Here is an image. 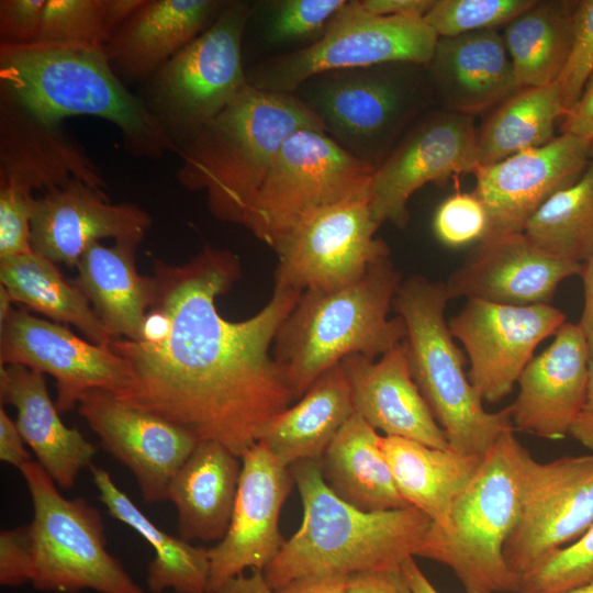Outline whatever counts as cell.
Returning a JSON list of instances; mask_svg holds the SVG:
<instances>
[{
  "label": "cell",
  "instance_id": "obj_7",
  "mask_svg": "<svg viewBox=\"0 0 593 593\" xmlns=\"http://www.w3.org/2000/svg\"><path fill=\"white\" fill-rule=\"evenodd\" d=\"M449 300L445 282L416 275L402 281L392 309L405 325L413 379L449 447L482 458L504 432L515 428L510 405L486 411L469 381L445 320Z\"/></svg>",
  "mask_w": 593,
  "mask_h": 593
},
{
  "label": "cell",
  "instance_id": "obj_23",
  "mask_svg": "<svg viewBox=\"0 0 593 593\" xmlns=\"http://www.w3.org/2000/svg\"><path fill=\"white\" fill-rule=\"evenodd\" d=\"M521 373L510 405L515 429L557 440L569 435L586 394L590 351L579 324L564 323Z\"/></svg>",
  "mask_w": 593,
  "mask_h": 593
},
{
  "label": "cell",
  "instance_id": "obj_45",
  "mask_svg": "<svg viewBox=\"0 0 593 593\" xmlns=\"http://www.w3.org/2000/svg\"><path fill=\"white\" fill-rule=\"evenodd\" d=\"M34 197L0 188V259L32 253L30 244Z\"/></svg>",
  "mask_w": 593,
  "mask_h": 593
},
{
  "label": "cell",
  "instance_id": "obj_4",
  "mask_svg": "<svg viewBox=\"0 0 593 593\" xmlns=\"http://www.w3.org/2000/svg\"><path fill=\"white\" fill-rule=\"evenodd\" d=\"M303 127L324 130L294 94L248 83L184 137L177 179L186 189L205 193L214 217L243 225L282 143Z\"/></svg>",
  "mask_w": 593,
  "mask_h": 593
},
{
  "label": "cell",
  "instance_id": "obj_22",
  "mask_svg": "<svg viewBox=\"0 0 593 593\" xmlns=\"http://www.w3.org/2000/svg\"><path fill=\"white\" fill-rule=\"evenodd\" d=\"M582 268L547 254L518 233L481 239L445 284L450 300L549 304L559 283L580 276Z\"/></svg>",
  "mask_w": 593,
  "mask_h": 593
},
{
  "label": "cell",
  "instance_id": "obj_50",
  "mask_svg": "<svg viewBox=\"0 0 593 593\" xmlns=\"http://www.w3.org/2000/svg\"><path fill=\"white\" fill-rule=\"evenodd\" d=\"M25 441L18 429L16 423L0 407V459L20 469L32 461V456L25 448Z\"/></svg>",
  "mask_w": 593,
  "mask_h": 593
},
{
  "label": "cell",
  "instance_id": "obj_32",
  "mask_svg": "<svg viewBox=\"0 0 593 593\" xmlns=\"http://www.w3.org/2000/svg\"><path fill=\"white\" fill-rule=\"evenodd\" d=\"M381 447L402 497L426 514L434 526L448 532L454 502L483 457L392 436H382Z\"/></svg>",
  "mask_w": 593,
  "mask_h": 593
},
{
  "label": "cell",
  "instance_id": "obj_47",
  "mask_svg": "<svg viewBox=\"0 0 593 593\" xmlns=\"http://www.w3.org/2000/svg\"><path fill=\"white\" fill-rule=\"evenodd\" d=\"M46 0H1L0 43L32 44L37 35Z\"/></svg>",
  "mask_w": 593,
  "mask_h": 593
},
{
  "label": "cell",
  "instance_id": "obj_12",
  "mask_svg": "<svg viewBox=\"0 0 593 593\" xmlns=\"http://www.w3.org/2000/svg\"><path fill=\"white\" fill-rule=\"evenodd\" d=\"M253 4L226 1L215 20L153 76L152 112L174 137L220 113L247 85L242 44Z\"/></svg>",
  "mask_w": 593,
  "mask_h": 593
},
{
  "label": "cell",
  "instance_id": "obj_21",
  "mask_svg": "<svg viewBox=\"0 0 593 593\" xmlns=\"http://www.w3.org/2000/svg\"><path fill=\"white\" fill-rule=\"evenodd\" d=\"M150 215L131 202L112 203L107 192L75 181L36 197L31 220L32 250L57 264L77 265L102 238L138 245Z\"/></svg>",
  "mask_w": 593,
  "mask_h": 593
},
{
  "label": "cell",
  "instance_id": "obj_59",
  "mask_svg": "<svg viewBox=\"0 0 593 593\" xmlns=\"http://www.w3.org/2000/svg\"><path fill=\"white\" fill-rule=\"evenodd\" d=\"M590 156L593 157V141L590 143Z\"/></svg>",
  "mask_w": 593,
  "mask_h": 593
},
{
  "label": "cell",
  "instance_id": "obj_55",
  "mask_svg": "<svg viewBox=\"0 0 593 593\" xmlns=\"http://www.w3.org/2000/svg\"><path fill=\"white\" fill-rule=\"evenodd\" d=\"M217 593H273V590L267 583L264 571L254 570L230 580Z\"/></svg>",
  "mask_w": 593,
  "mask_h": 593
},
{
  "label": "cell",
  "instance_id": "obj_24",
  "mask_svg": "<svg viewBox=\"0 0 593 593\" xmlns=\"http://www.w3.org/2000/svg\"><path fill=\"white\" fill-rule=\"evenodd\" d=\"M105 192V181L81 145L60 126H48L13 101L0 99V188L36 198L71 182Z\"/></svg>",
  "mask_w": 593,
  "mask_h": 593
},
{
  "label": "cell",
  "instance_id": "obj_33",
  "mask_svg": "<svg viewBox=\"0 0 593 593\" xmlns=\"http://www.w3.org/2000/svg\"><path fill=\"white\" fill-rule=\"evenodd\" d=\"M381 437L354 412L320 460L327 486L345 502L367 512L410 506L396 488Z\"/></svg>",
  "mask_w": 593,
  "mask_h": 593
},
{
  "label": "cell",
  "instance_id": "obj_10",
  "mask_svg": "<svg viewBox=\"0 0 593 593\" xmlns=\"http://www.w3.org/2000/svg\"><path fill=\"white\" fill-rule=\"evenodd\" d=\"M373 171L324 130L299 128L276 154L243 225L273 248L312 213L368 193Z\"/></svg>",
  "mask_w": 593,
  "mask_h": 593
},
{
  "label": "cell",
  "instance_id": "obj_36",
  "mask_svg": "<svg viewBox=\"0 0 593 593\" xmlns=\"http://www.w3.org/2000/svg\"><path fill=\"white\" fill-rule=\"evenodd\" d=\"M574 1H536L508 22L503 38L521 88L550 85L570 53Z\"/></svg>",
  "mask_w": 593,
  "mask_h": 593
},
{
  "label": "cell",
  "instance_id": "obj_15",
  "mask_svg": "<svg viewBox=\"0 0 593 593\" xmlns=\"http://www.w3.org/2000/svg\"><path fill=\"white\" fill-rule=\"evenodd\" d=\"M478 130L473 116L428 111L373 171L369 195L374 221L404 228L410 198L424 184L473 174Z\"/></svg>",
  "mask_w": 593,
  "mask_h": 593
},
{
  "label": "cell",
  "instance_id": "obj_27",
  "mask_svg": "<svg viewBox=\"0 0 593 593\" xmlns=\"http://www.w3.org/2000/svg\"><path fill=\"white\" fill-rule=\"evenodd\" d=\"M226 1L144 0L104 47L122 79L153 76L215 20Z\"/></svg>",
  "mask_w": 593,
  "mask_h": 593
},
{
  "label": "cell",
  "instance_id": "obj_16",
  "mask_svg": "<svg viewBox=\"0 0 593 593\" xmlns=\"http://www.w3.org/2000/svg\"><path fill=\"white\" fill-rule=\"evenodd\" d=\"M564 323V313L550 304L468 299L448 326L469 357L472 387L483 402L497 403L513 391L535 348Z\"/></svg>",
  "mask_w": 593,
  "mask_h": 593
},
{
  "label": "cell",
  "instance_id": "obj_30",
  "mask_svg": "<svg viewBox=\"0 0 593 593\" xmlns=\"http://www.w3.org/2000/svg\"><path fill=\"white\" fill-rule=\"evenodd\" d=\"M136 247L127 242L110 247L92 244L78 260V276L71 280L113 339L142 340L147 313L156 301V279L137 271Z\"/></svg>",
  "mask_w": 593,
  "mask_h": 593
},
{
  "label": "cell",
  "instance_id": "obj_56",
  "mask_svg": "<svg viewBox=\"0 0 593 593\" xmlns=\"http://www.w3.org/2000/svg\"><path fill=\"white\" fill-rule=\"evenodd\" d=\"M401 571L412 593H440L423 573L414 561V557L407 558L401 566Z\"/></svg>",
  "mask_w": 593,
  "mask_h": 593
},
{
  "label": "cell",
  "instance_id": "obj_6",
  "mask_svg": "<svg viewBox=\"0 0 593 593\" xmlns=\"http://www.w3.org/2000/svg\"><path fill=\"white\" fill-rule=\"evenodd\" d=\"M527 452L514 430L504 432L455 500L450 529L432 523L416 551L449 567L466 593H517L503 550L519 516Z\"/></svg>",
  "mask_w": 593,
  "mask_h": 593
},
{
  "label": "cell",
  "instance_id": "obj_5",
  "mask_svg": "<svg viewBox=\"0 0 593 593\" xmlns=\"http://www.w3.org/2000/svg\"><path fill=\"white\" fill-rule=\"evenodd\" d=\"M402 281L388 257L351 284L301 293L271 350L295 400L344 358L376 359L405 339L402 318L389 317Z\"/></svg>",
  "mask_w": 593,
  "mask_h": 593
},
{
  "label": "cell",
  "instance_id": "obj_25",
  "mask_svg": "<svg viewBox=\"0 0 593 593\" xmlns=\"http://www.w3.org/2000/svg\"><path fill=\"white\" fill-rule=\"evenodd\" d=\"M354 410L384 436L449 449L447 437L415 383L404 340L379 359L351 355L342 360Z\"/></svg>",
  "mask_w": 593,
  "mask_h": 593
},
{
  "label": "cell",
  "instance_id": "obj_34",
  "mask_svg": "<svg viewBox=\"0 0 593 593\" xmlns=\"http://www.w3.org/2000/svg\"><path fill=\"white\" fill-rule=\"evenodd\" d=\"M89 469L99 500L109 514L133 528L155 551L147 569L148 591L163 593L170 589L176 593H206L210 577L208 549L160 529L114 483L107 470L93 465Z\"/></svg>",
  "mask_w": 593,
  "mask_h": 593
},
{
  "label": "cell",
  "instance_id": "obj_28",
  "mask_svg": "<svg viewBox=\"0 0 593 593\" xmlns=\"http://www.w3.org/2000/svg\"><path fill=\"white\" fill-rule=\"evenodd\" d=\"M1 403L16 410V426L37 463L60 489H71L97 452L77 429L64 424L44 373L22 365L0 367Z\"/></svg>",
  "mask_w": 593,
  "mask_h": 593
},
{
  "label": "cell",
  "instance_id": "obj_57",
  "mask_svg": "<svg viewBox=\"0 0 593 593\" xmlns=\"http://www.w3.org/2000/svg\"><path fill=\"white\" fill-rule=\"evenodd\" d=\"M12 300L4 287L0 284V324L5 321L12 307Z\"/></svg>",
  "mask_w": 593,
  "mask_h": 593
},
{
  "label": "cell",
  "instance_id": "obj_29",
  "mask_svg": "<svg viewBox=\"0 0 593 593\" xmlns=\"http://www.w3.org/2000/svg\"><path fill=\"white\" fill-rule=\"evenodd\" d=\"M242 470L224 445L201 440L172 477L167 500L177 511L178 536L186 541H220L228 528Z\"/></svg>",
  "mask_w": 593,
  "mask_h": 593
},
{
  "label": "cell",
  "instance_id": "obj_8",
  "mask_svg": "<svg viewBox=\"0 0 593 593\" xmlns=\"http://www.w3.org/2000/svg\"><path fill=\"white\" fill-rule=\"evenodd\" d=\"M292 94L331 137L373 169L436 103L426 66L412 63L321 72Z\"/></svg>",
  "mask_w": 593,
  "mask_h": 593
},
{
  "label": "cell",
  "instance_id": "obj_31",
  "mask_svg": "<svg viewBox=\"0 0 593 593\" xmlns=\"http://www.w3.org/2000/svg\"><path fill=\"white\" fill-rule=\"evenodd\" d=\"M294 405L273 415L258 441L282 466L320 461L355 412L351 388L342 363L323 373Z\"/></svg>",
  "mask_w": 593,
  "mask_h": 593
},
{
  "label": "cell",
  "instance_id": "obj_46",
  "mask_svg": "<svg viewBox=\"0 0 593 593\" xmlns=\"http://www.w3.org/2000/svg\"><path fill=\"white\" fill-rule=\"evenodd\" d=\"M33 555L30 525L0 533V584L16 588L31 582Z\"/></svg>",
  "mask_w": 593,
  "mask_h": 593
},
{
  "label": "cell",
  "instance_id": "obj_49",
  "mask_svg": "<svg viewBox=\"0 0 593 593\" xmlns=\"http://www.w3.org/2000/svg\"><path fill=\"white\" fill-rule=\"evenodd\" d=\"M347 593H412L401 569L350 575Z\"/></svg>",
  "mask_w": 593,
  "mask_h": 593
},
{
  "label": "cell",
  "instance_id": "obj_51",
  "mask_svg": "<svg viewBox=\"0 0 593 593\" xmlns=\"http://www.w3.org/2000/svg\"><path fill=\"white\" fill-rule=\"evenodd\" d=\"M349 581L347 574L313 573L298 578L273 593H347Z\"/></svg>",
  "mask_w": 593,
  "mask_h": 593
},
{
  "label": "cell",
  "instance_id": "obj_52",
  "mask_svg": "<svg viewBox=\"0 0 593 593\" xmlns=\"http://www.w3.org/2000/svg\"><path fill=\"white\" fill-rule=\"evenodd\" d=\"M360 7L374 15L424 18L435 0H358Z\"/></svg>",
  "mask_w": 593,
  "mask_h": 593
},
{
  "label": "cell",
  "instance_id": "obj_9",
  "mask_svg": "<svg viewBox=\"0 0 593 593\" xmlns=\"http://www.w3.org/2000/svg\"><path fill=\"white\" fill-rule=\"evenodd\" d=\"M21 472L33 504L30 524L33 578L36 590L76 593H145L107 549L99 511L85 499H66L36 462Z\"/></svg>",
  "mask_w": 593,
  "mask_h": 593
},
{
  "label": "cell",
  "instance_id": "obj_43",
  "mask_svg": "<svg viewBox=\"0 0 593 593\" xmlns=\"http://www.w3.org/2000/svg\"><path fill=\"white\" fill-rule=\"evenodd\" d=\"M592 74L593 0L574 1L571 48L557 79L567 111L577 102Z\"/></svg>",
  "mask_w": 593,
  "mask_h": 593
},
{
  "label": "cell",
  "instance_id": "obj_38",
  "mask_svg": "<svg viewBox=\"0 0 593 593\" xmlns=\"http://www.w3.org/2000/svg\"><path fill=\"white\" fill-rule=\"evenodd\" d=\"M524 234L547 254L583 265L593 256V157L582 176L550 197Z\"/></svg>",
  "mask_w": 593,
  "mask_h": 593
},
{
  "label": "cell",
  "instance_id": "obj_13",
  "mask_svg": "<svg viewBox=\"0 0 593 593\" xmlns=\"http://www.w3.org/2000/svg\"><path fill=\"white\" fill-rule=\"evenodd\" d=\"M379 226L369 192L312 213L272 248L275 287L331 291L354 283L390 257L387 243L376 237Z\"/></svg>",
  "mask_w": 593,
  "mask_h": 593
},
{
  "label": "cell",
  "instance_id": "obj_37",
  "mask_svg": "<svg viewBox=\"0 0 593 593\" xmlns=\"http://www.w3.org/2000/svg\"><path fill=\"white\" fill-rule=\"evenodd\" d=\"M566 113L557 81L519 89L499 104L478 130L479 166L548 144Z\"/></svg>",
  "mask_w": 593,
  "mask_h": 593
},
{
  "label": "cell",
  "instance_id": "obj_1",
  "mask_svg": "<svg viewBox=\"0 0 593 593\" xmlns=\"http://www.w3.org/2000/svg\"><path fill=\"white\" fill-rule=\"evenodd\" d=\"M153 267L152 307L166 316L167 334L157 342L110 343L130 368L127 382L113 394L242 458L264 425L295 400L271 350L302 292L275 287L255 315L228 321L216 299L242 276L232 251L204 245L182 265L154 259Z\"/></svg>",
  "mask_w": 593,
  "mask_h": 593
},
{
  "label": "cell",
  "instance_id": "obj_44",
  "mask_svg": "<svg viewBox=\"0 0 593 593\" xmlns=\"http://www.w3.org/2000/svg\"><path fill=\"white\" fill-rule=\"evenodd\" d=\"M437 238L450 247L481 240L486 232L488 217L481 201L471 193L457 192L445 199L434 216Z\"/></svg>",
  "mask_w": 593,
  "mask_h": 593
},
{
  "label": "cell",
  "instance_id": "obj_11",
  "mask_svg": "<svg viewBox=\"0 0 593 593\" xmlns=\"http://www.w3.org/2000/svg\"><path fill=\"white\" fill-rule=\"evenodd\" d=\"M437 41L424 18L374 15L358 0H347L318 41L266 59L247 80L258 89L292 94L306 79L325 71L388 63L426 66Z\"/></svg>",
  "mask_w": 593,
  "mask_h": 593
},
{
  "label": "cell",
  "instance_id": "obj_14",
  "mask_svg": "<svg viewBox=\"0 0 593 593\" xmlns=\"http://www.w3.org/2000/svg\"><path fill=\"white\" fill-rule=\"evenodd\" d=\"M593 523V455L540 462L525 457L521 511L504 546L518 577L534 569Z\"/></svg>",
  "mask_w": 593,
  "mask_h": 593
},
{
  "label": "cell",
  "instance_id": "obj_48",
  "mask_svg": "<svg viewBox=\"0 0 593 593\" xmlns=\"http://www.w3.org/2000/svg\"><path fill=\"white\" fill-rule=\"evenodd\" d=\"M560 132L581 137L589 143L593 141V74L577 102L562 118Z\"/></svg>",
  "mask_w": 593,
  "mask_h": 593
},
{
  "label": "cell",
  "instance_id": "obj_54",
  "mask_svg": "<svg viewBox=\"0 0 593 593\" xmlns=\"http://www.w3.org/2000/svg\"><path fill=\"white\" fill-rule=\"evenodd\" d=\"M583 281L584 305L579 326L581 327L593 358V256L583 264L580 275Z\"/></svg>",
  "mask_w": 593,
  "mask_h": 593
},
{
  "label": "cell",
  "instance_id": "obj_18",
  "mask_svg": "<svg viewBox=\"0 0 593 593\" xmlns=\"http://www.w3.org/2000/svg\"><path fill=\"white\" fill-rule=\"evenodd\" d=\"M236 501L226 534L208 549L206 593H217L246 570L265 571L282 548L279 519L294 483L290 469L257 441L240 458Z\"/></svg>",
  "mask_w": 593,
  "mask_h": 593
},
{
  "label": "cell",
  "instance_id": "obj_40",
  "mask_svg": "<svg viewBox=\"0 0 593 593\" xmlns=\"http://www.w3.org/2000/svg\"><path fill=\"white\" fill-rule=\"evenodd\" d=\"M347 0H272L262 9L261 34L269 46L306 47L318 41Z\"/></svg>",
  "mask_w": 593,
  "mask_h": 593
},
{
  "label": "cell",
  "instance_id": "obj_20",
  "mask_svg": "<svg viewBox=\"0 0 593 593\" xmlns=\"http://www.w3.org/2000/svg\"><path fill=\"white\" fill-rule=\"evenodd\" d=\"M78 411L100 438L101 447L132 472L143 501H167L168 485L199 443L197 437L125 405L107 390L86 393Z\"/></svg>",
  "mask_w": 593,
  "mask_h": 593
},
{
  "label": "cell",
  "instance_id": "obj_41",
  "mask_svg": "<svg viewBox=\"0 0 593 593\" xmlns=\"http://www.w3.org/2000/svg\"><path fill=\"white\" fill-rule=\"evenodd\" d=\"M536 0H435L424 21L438 37H452L507 24Z\"/></svg>",
  "mask_w": 593,
  "mask_h": 593
},
{
  "label": "cell",
  "instance_id": "obj_3",
  "mask_svg": "<svg viewBox=\"0 0 593 593\" xmlns=\"http://www.w3.org/2000/svg\"><path fill=\"white\" fill-rule=\"evenodd\" d=\"M303 515L299 529L265 569L275 591L313 573H356L401 569L432 525L414 506L367 512L337 496L325 483L320 461L289 467Z\"/></svg>",
  "mask_w": 593,
  "mask_h": 593
},
{
  "label": "cell",
  "instance_id": "obj_26",
  "mask_svg": "<svg viewBox=\"0 0 593 593\" xmlns=\"http://www.w3.org/2000/svg\"><path fill=\"white\" fill-rule=\"evenodd\" d=\"M426 70L436 103L469 116L497 107L522 89L496 30L438 37Z\"/></svg>",
  "mask_w": 593,
  "mask_h": 593
},
{
  "label": "cell",
  "instance_id": "obj_39",
  "mask_svg": "<svg viewBox=\"0 0 593 593\" xmlns=\"http://www.w3.org/2000/svg\"><path fill=\"white\" fill-rule=\"evenodd\" d=\"M144 0H46L32 44L104 49Z\"/></svg>",
  "mask_w": 593,
  "mask_h": 593
},
{
  "label": "cell",
  "instance_id": "obj_42",
  "mask_svg": "<svg viewBox=\"0 0 593 593\" xmlns=\"http://www.w3.org/2000/svg\"><path fill=\"white\" fill-rule=\"evenodd\" d=\"M593 582V523L570 545L519 575L517 593H563Z\"/></svg>",
  "mask_w": 593,
  "mask_h": 593
},
{
  "label": "cell",
  "instance_id": "obj_2",
  "mask_svg": "<svg viewBox=\"0 0 593 593\" xmlns=\"http://www.w3.org/2000/svg\"><path fill=\"white\" fill-rule=\"evenodd\" d=\"M1 94L48 126L91 115L121 130L135 155L177 150L170 133L114 72L104 49L0 43Z\"/></svg>",
  "mask_w": 593,
  "mask_h": 593
},
{
  "label": "cell",
  "instance_id": "obj_17",
  "mask_svg": "<svg viewBox=\"0 0 593 593\" xmlns=\"http://www.w3.org/2000/svg\"><path fill=\"white\" fill-rule=\"evenodd\" d=\"M0 365H22L52 376L59 413L70 412L89 391H120L130 377L127 362L110 347L24 309H12L0 324Z\"/></svg>",
  "mask_w": 593,
  "mask_h": 593
},
{
  "label": "cell",
  "instance_id": "obj_58",
  "mask_svg": "<svg viewBox=\"0 0 593 593\" xmlns=\"http://www.w3.org/2000/svg\"><path fill=\"white\" fill-rule=\"evenodd\" d=\"M563 593H593V582L584 585V586H581V588H578V589H574V590H571V591H567V592H563Z\"/></svg>",
  "mask_w": 593,
  "mask_h": 593
},
{
  "label": "cell",
  "instance_id": "obj_19",
  "mask_svg": "<svg viewBox=\"0 0 593 593\" xmlns=\"http://www.w3.org/2000/svg\"><path fill=\"white\" fill-rule=\"evenodd\" d=\"M590 159L588 141L561 134L544 146L479 166L472 193L486 212L482 239L524 233L530 217L550 197L574 183Z\"/></svg>",
  "mask_w": 593,
  "mask_h": 593
},
{
  "label": "cell",
  "instance_id": "obj_35",
  "mask_svg": "<svg viewBox=\"0 0 593 593\" xmlns=\"http://www.w3.org/2000/svg\"><path fill=\"white\" fill-rule=\"evenodd\" d=\"M0 282L12 302L59 324H71L99 346L113 340L86 295L52 260L34 251L0 259Z\"/></svg>",
  "mask_w": 593,
  "mask_h": 593
},
{
  "label": "cell",
  "instance_id": "obj_53",
  "mask_svg": "<svg viewBox=\"0 0 593 593\" xmlns=\"http://www.w3.org/2000/svg\"><path fill=\"white\" fill-rule=\"evenodd\" d=\"M569 435L582 446L593 451V358L590 359L585 399L570 428Z\"/></svg>",
  "mask_w": 593,
  "mask_h": 593
}]
</instances>
